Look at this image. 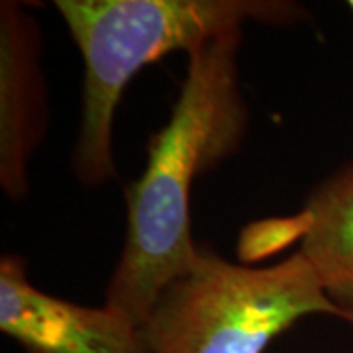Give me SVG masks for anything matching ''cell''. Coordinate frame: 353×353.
Here are the masks:
<instances>
[{
    "label": "cell",
    "mask_w": 353,
    "mask_h": 353,
    "mask_svg": "<svg viewBox=\"0 0 353 353\" xmlns=\"http://www.w3.org/2000/svg\"><path fill=\"white\" fill-rule=\"evenodd\" d=\"M241 34L212 39L187 55L173 112L148 145V163L126 190V238L104 303L143 324L161 290L201 259L190 234L194 181L243 145L250 106L238 71Z\"/></svg>",
    "instance_id": "6da1fadb"
},
{
    "label": "cell",
    "mask_w": 353,
    "mask_h": 353,
    "mask_svg": "<svg viewBox=\"0 0 353 353\" xmlns=\"http://www.w3.org/2000/svg\"><path fill=\"white\" fill-rule=\"evenodd\" d=\"M83 59V114L71 165L81 185L116 176L114 120L130 81L148 65L243 32L248 22L296 26L290 0H55Z\"/></svg>",
    "instance_id": "7a4b0ae2"
},
{
    "label": "cell",
    "mask_w": 353,
    "mask_h": 353,
    "mask_svg": "<svg viewBox=\"0 0 353 353\" xmlns=\"http://www.w3.org/2000/svg\"><path fill=\"white\" fill-rule=\"evenodd\" d=\"M314 314L353 324L301 252L248 267L202 248L199 263L161 290L141 330L152 353H265Z\"/></svg>",
    "instance_id": "3957f363"
},
{
    "label": "cell",
    "mask_w": 353,
    "mask_h": 353,
    "mask_svg": "<svg viewBox=\"0 0 353 353\" xmlns=\"http://www.w3.org/2000/svg\"><path fill=\"white\" fill-rule=\"evenodd\" d=\"M0 330L30 353H152L141 324L126 310L48 294L14 253L0 259Z\"/></svg>",
    "instance_id": "277c9868"
},
{
    "label": "cell",
    "mask_w": 353,
    "mask_h": 353,
    "mask_svg": "<svg viewBox=\"0 0 353 353\" xmlns=\"http://www.w3.org/2000/svg\"><path fill=\"white\" fill-rule=\"evenodd\" d=\"M41 28L24 4H0V187L20 201L30 187V159L48 132V85Z\"/></svg>",
    "instance_id": "5b68a950"
},
{
    "label": "cell",
    "mask_w": 353,
    "mask_h": 353,
    "mask_svg": "<svg viewBox=\"0 0 353 353\" xmlns=\"http://www.w3.org/2000/svg\"><path fill=\"white\" fill-rule=\"evenodd\" d=\"M299 250L330 299L353 312V159L308 192L299 214Z\"/></svg>",
    "instance_id": "8992f818"
},
{
    "label": "cell",
    "mask_w": 353,
    "mask_h": 353,
    "mask_svg": "<svg viewBox=\"0 0 353 353\" xmlns=\"http://www.w3.org/2000/svg\"><path fill=\"white\" fill-rule=\"evenodd\" d=\"M347 8H350V10H352V14H353V0H350V2H347Z\"/></svg>",
    "instance_id": "52a82bcc"
}]
</instances>
